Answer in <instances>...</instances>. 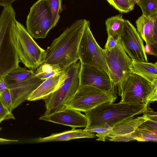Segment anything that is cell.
<instances>
[{"label":"cell","mask_w":157,"mask_h":157,"mask_svg":"<svg viewBox=\"0 0 157 157\" xmlns=\"http://www.w3.org/2000/svg\"><path fill=\"white\" fill-rule=\"evenodd\" d=\"M87 20H76L54 39L45 50L43 63L56 65L64 70L79 60L78 49Z\"/></svg>","instance_id":"cell-1"},{"label":"cell","mask_w":157,"mask_h":157,"mask_svg":"<svg viewBox=\"0 0 157 157\" xmlns=\"http://www.w3.org/2000/svg\"><path fill=\"white\" fill-rule=\"evenodd\" d=\"M15 15L11 6L3 7L0 16V82L20 67L15 44Z\"/></svg>","instance_id":"cell-2"},{"label":"cell","mask_w":157,"mask_h":157,"mask_svg":"<svg viewBox=\"0 0 157 157\" xmlns=\"http://www.w3.org/2000/svg\"><path fill=\"white\" fill-rule=\"evenodd\" d=\"M147 105L136 103H103L84 112L88 120L84 129L102 126L111 127L123 120L142 113Z\"/></svg>","instance_id":"cell-3"},{"label":"cell","mask_w":157,"mask_h":157,"mask_svg":"<svg viewBox=\"0 0 157 157\" xmlns=\"http://www.w3.org/2000/svg\"><path fill=\"white\" fill-rule=\"evenodd\" d=\"M120 102L148 105L157 101V84L131 72L117 86Z\"/></svg>","instance_id":"cell-4"},{"label":"cell","mask_w":157,"mask_h":157,"mask_svg":"<svg viewBox=\"0 0 157 157\" xmlns=\"http://www.w3.org/2000/svg\"><path fill=\"white\" fill-rule=\"evenodd\" d=\"M81 63L79 60L66 69L68 76L59 88L43 99L47 115L61 111L67 107L80 85V73Z\"/></svg>","instance_id":"cell-5"},{"label":"cell","mask_w":157,"mask_h":157,"mask_svg":"<svg viewBox=\"0 0 157 157\" xmlns=\"http://www.w3.org/2000/svg\"><path fill=\"white\" fill-rule=\"evenodd\" d=\"M15 44L20 62L33 71L44 62L45 50L40 47L23 25L16 21Z\"/></svg>","instance_id":"cell-6"},{"label":"cell","mask_w":157,"mask_h":157,"mask_svg":"<svg viewBox=\"0 0 157 157\" xmlns=\"http://www.w3.org/2000/svg\"><path fill=\"white\" fill-rule=\"evenodd\" d=\"M78 54L81 63L96 67L104 71L109 75L104 49L101 48L96 41L90 30L88 21L79 44Z\"/></svg>","instance_id":"cell-7"},{"label":"cell","mask_w":157,"mask_h":157,"mask_svg":"<svg viewBox=\"0 0 157 157\" xmlns=\"http://www.w3.org/2000/svg\"><path fill=\"white\" fill-rule=\"evenodd\" d=\"M117 98L115 94L90 86L80 84L67 107L84 113L103 103H113Z\"/></svg>","instance_id":"cell-8"},{"label":"cell","mask_w":157,"mask_h":157,"mask_svg":"<svg viewBox=\"0 0 157 157\" xmlns=\"http://www.w3.org/2000/svg\"><path fill=\"white\" fill-rule=\"evenodd\" d=\"M52 19L47 0H38L30 8L26 21V30L33 38H44L52 29Z\"/></svg>","instance_id":"cell-9"},{"label":"cell","mask_w":157,"mask_h":157,"mask_svg":"<svg viewBox=\"0 0 157 157\" xmlns=\"http://www.w3.org/2000/svg\"><path fill=\"white\" fill-rule=\"evenodd\" d=\"M104 50L109 77L116 87L131 72L129 67L132 59L127 55L119 40L114 48Z\"/></svg>","instance_id":"cell-10"},{"label":"cell","mask_w":157,"mask_h":157,"mask_svg":"<svg viewBox=\"0 0 157 157\" xmlns=\"http://www.w3.org/2000/svg\"><path fill=\"white\" fill-rule=\"evenodd\" d=\"M119 40L126 53L132 59L148 62L142 40L135 27L128 20H124Z\"/></svg>","instance_id":"cell-11"},{"label":"cell","mask_w":157,"mask_h":157,"mask_svg":"<svg viewBox=\"0 0 157 157\" xmlns=\"http://www.w3.org/2000/svg\"><path fill=\"white\" fill-rule=\"evenodd\" d=\"M80 84L90 86L115 94V86L107 73L94 66L82 63L80 73Z\"/></svg>","instance_id":"cell-12"},{"label":"cell","mask_w":157,"mask_h":157,"mask_svg":"<svg viewBox=\"0 0 157 157\" xmlns=\"http://www.w3.org/2000/svg\"><path fill=\"white\" fill-rule=\"evenodd\" d=\"M39 119L70 126L72 128H86L88 122L86 115L68 107L60 111L44 115L40 117Z\"/></svg>","instance_id":"cell-13"},{"label":"cell","mask_w":157,"mask_h":157,"mask_svg":"<svg viewBox=\"0 0 157 157\" xmlns=\"http://www.w3.org/2000/svg\"><path fill=\"white\" fill-rule=\"evenodd\" d=\"M44 81L36 75L21 82L7 85L10 91L13 109L28 99L31 94Z\"/></svg>","instance_id":"cell-14"},{"label":"cell","mask_w":157,"mask_h":157,"mask_svg":"<svg viewBox=\"0 0 157 157\" xmlns=\"http://www.w3.org/2000/svg\"><path fill=\"white\" fill-rule=\"evenodd\" d=\"M137 32L146 44L157 50V14L147 17L143 14L136 20Z\"/></svg>","instance_id":"cell-15"},{"label":"cell","mask_w":157,"mask_h":157,"mask_svg":"<svg viewBox=\"0 0 157 157\" xmlns=\"http://www.w3.org/2000/svg\"><path fill=\"white\" fill-rule=\"evenodd\" d=\"M67 76L68 73L66 68L59 75L45 80L31 94L27 100L35 101L44 99L59 89Z\"/></svg>","instance_id":"cell-16"},{"label":"cell","mask_w":157,"mask_h":157,"mask_svg":"<svg viewBox=\"0 0 157 157\" xmlns=\"http://www.w3.org/2000/svg\"><path fill=\"white\" fill-rule=\"evenodd\" d=\"M133 117L123 120L110 127V132L107 136L111 138L130 134L141 124L148 120L144 114L142 116Z\"/></svg>","instance_id":"cell-17"},{"label":"cell","mask_w":157,"mask_h":157,"mask_svg":"<svg viewBox=\"0 0 157 157\" xmlns=\"http://www.w3.org/2000/svg\"><path fill=\"white\" fill-rule=\"evenodd\" d=\"M129 67L131 72L157 84V62H143L132 59Z\"/></svg>","instance_id":"cell-18"},{"label":"cell","mask_w":157,"mask_h":157,"mask_svg":"<svg viewBox=\"0 0 157 157\" xmlns=\"http://www.w3.org/2000/svg\"><path fill=\"white\" fill-rule=\"evenodd\" d=\"M95 134L90 133L81 129L72 128L70 130L54 134L44 137H39L34 140L36 143L47 142H49L63 141L82 138H94Z\"/></svg>","instance_id":"cell-19"},{"label":"cell","mask_w":157,"mask_h":157,"mask_svg":"<svg viewBox=\"0 0 157 157\" xmlns=\"http://www.w3.org/2000/svg\"><path fill=\"white\" fill-rule=\"evenodd\" d=\"M131 136L138 142L157 141V122L147 121L138 127Z\"/></svg>","instance_id":"cell-20"},{"label":"cell","mask_w":157,"mask_h":157,"mask_svg":"<svg viewBox=\"0 0 157 157\" xmlns=\"http://www.w3.org/2000/svg\"><path fill=\"white\" fill-rule=\"evenodd\" d=\"M124 20L121 13L107 18L105 21V24L108 36H112L119 40Z\"/></svg>","instance_id":"cell-21"},{"label":"cell","mask_w":157,"mask_h":157,"mask_svg":"<svg viewBox=\"0 0 157 157\" xmlns=\"http://www.w3.org/2000/svg\"><path fill=\"white\" fill-rule=\"evenodd\" d=\"M35 75V72L33 70L20 67L10 72L6 76L5 80L8 85L21 82Z\"/></svg>","instance_id":"cell-22"},{"label":"cell","mask_w":157,"mask_h":157,"mask_svg":"<svg viewBox=\"0 0 157 157\" xmlns=\"http://www.w3.org/2000/svg\"><path fill=\"white\" fill-rule=\"evenodd\" d=\"M63 70L58 65L43 63L35 72L36 76L45 80L51 77L59 75Z\"/></svg>","instance_id":"cell-23"},{"label":"cell","mask_w":157,"mask_h":157,"mask_svg":"<svg viewBox=\"0 0 157 157\" xmlns=\"http://www.w3.org/2000/svg\"><path fill=\"white\" fill-rule=\"evenodd\" d=\"M136 4L140 8L142 14L147 17L157 14V0H140Z\"/></svg>","instance_id":"cell-24"},{"label":"cell","mask_w":157,"mask_h":157,"mask_svg":"<svg viewBox=\"0 0 157 157\" xmlns=\"http://www.w3.org/2000/svg\"><path fill=\"white\" fill-rule=\"evenodd\" d=\"M51 10L52 27L53 29L56 25L60 17L62 10V0H47Z\"/></svg>","instance_id":"cell-25"},{"label":"cell","mask_w":157,"mask_h":157,"mask_svg":"<svg viewBox=\"0 0 157 157\" xmlns=\"http://www.w3.org/2000/svg\"><path fill=\"white\" fill-rule=\"evenodd\" d=\"M114 8L121 13H128L133 10L135 6L128 0H106Z\"/></svg>","instance_id":"cell-26"},{"label":"cell","mask_w":157,"mask_h":157,"mask_svg":"<svg viewBox=\"0 0 157 157\" xmlns=\"http://www.w3.org/2000/svg\"><path fill=\"white\" fill-rule=\"evenodd\" d=\"M110 128L108 126H102L83 130L91 133H96L95 136L98 137L96 140L105 141V137L110 132Z\"/></svg>","instance_id":"cell-27"},{"label":"cell","mask_w":157,"mask_h":157,"mask_svg":"<svg viewBox=\"0 0 157 157\" xmlns=\"http://www.w3.org/2000/svg\"><path fill=\"white\" fill-rule=\"evenodd\" d=\"M0 101L5 108L12 112L13 110L12 100L10 91L7 88L0 94Z\"/></svg>","instance_id":"cell-28"},{"label":"cell","mask_w":157,"mask_h":157,"mask_svg":"<svg viewBox=\"0 0 157 157\" xmlns=\"http://www.w3.org/2000/svg\"><path fill=\"white\" fill-rule=\"evenodd\" d=\"M15 119V117L12 112L5 108L0 101V124L4 120Z\"/></svg>","instance_id":"cell-29"},{"label":"cell","mask_w":157,"mask_h":157,"mask_svg":"<svg viewBox=\"0 0 157 157\" xmlns=\"http://www.w3.org/2000/svg\"><path fill=\"white\" fill-rule=\"evenodd\" d=\"M148 104L143 113L145 115L148 119V120L154 122H157V112L149 107Z\"/></svg>","instance_id":"cell-30"},{"label":"cell","mask_w":157,"mask_h":157,"mask_svg":"<svg viewBox=\"0 0 157 157\" xmlns=\"http://www.w3.org/2000/svg\"><path fill=\"white\" fill-rule=\"evenodd\" d=\"M118 40L112 36H108L104 49L109 50L113 48L117 45Z\"/></svg>","instance_id":"cell-31"},{"label":"cell","mask_w":157,"mask_h":157,"mask_svg":"<svg viewBox=\"0 0 157 157\" xmlns=\"http://www.w3.org/2000/svg\"><path fill=\"white\" fill-rule=\"evenodd\" d=\"M108 140L110 141L124 142H128L131 140H134L131 136V134L125 136L113 137L108 139Z\"/></svg>","instance_id":"cell-32"},{"label":"cell","mask_w":157,"mask_h":157,"mask_svg":"<svg viewBox=\"0 0 157 157\" xmlns=\"http://www.w3.org/2000/svg\"><path fill=\"white\" fill-rule=\"evenodd\" d=\"M144 49L146 53L149 55L157 56V50L155 49L151 46L146 44L144 46Z\"/></svg>","instance_id":"cell-33"},{"label":"cell","mask_w":157,"mask_h":157,"mask_svg":"<svg viewBox=\"0 0 157 157\" xmlns=\"http://www.w3.org/2000/svg\"><path fill=\"white\" fill-rule=\"evenodd\" d=\"M16 0H0V6L3 7L11 6L12 3Z\"/></svg>","instance_id":"cell-34"},{"label":"cell","mask_w":157,"mask_h":157,"mask_svg":"<svg viewBox=\"0 0 157 157\" xmlns=\"http://www.w3.org/2000/svg\"><path fill=\"white\" fill-rule=\"evenodd\" d=\"M7 84L4 80L0 82V94L6 88Z\"/></svg>","instance_id":"cell-35"},{"label":"cell","mask_w":157,"mask_h":157,"mask_svg":"<svg viewBox=\"0 0 157 157\" xmlns=\"http://www.w3.org/2000/svg\"><path fill=\"white\" fill-rule=\"evenodd\" d=\"M129 1L131 4L134 5L136 4L140 0H128Z\"/></svg>","instance_id":"cell-36"},{"label":"cell","mask_w":157,"mask_h":157,"mask_svg":"<svg viewBox=\"0 0 157 157\" xmlns=\"http://www.w3.org/2000/svg\"><path fill=\"white\" fill-rule=\"evenodd\" d=\"M3 139L2 138H0V143L2 142V141Z\"/></svg>","instance_id":"cell-37"},{"label":"cell","mask_w":157,"mask_h":157,"mask_svg":"<svg viewBox=\"0 0 157 157\" xmlns=\"http://www.w3.org/2000/svg\"><path fill=\"white\" fill-rule=\"evenodd\" d=\"M1 129H2L0 127V131L1 130Z\"/></svg>","instance_id":"cell-38"}]
</instances>
